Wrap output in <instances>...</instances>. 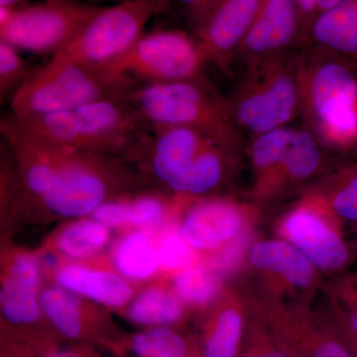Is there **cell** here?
<instances>
[{
	"label": "cell",
	"mask_w": 357,
	"mask_h": 357,
	"mask_svg": "<svg viewBox=\"0 0 357 357\" xmlns=\"http://www.w3.org/2000/svg\"><path fill=\"white\" fill-rule=\"evenodd\" d=\"M187 357H204L195 335H192L191 349H190L189 354H188Z\"/></svg>",
	"instance_id": "cell-43"
},
{
	"label": "cell",
	"mask_w": 357,
	"mask_h": 357,
	"mask_svg": "<svg viewBox=\"0 0 357 357\" xmlns=\"http://www.w3.org/2000/svg\"><path fill=\"white\" fill-rule=\"evenodd\" d=\"M302 34L296 0H261L238 53L249 64L282 55Z\"/></svg>",
	"instance_id": "cell-18"
},
{
	"label": "cell",
	"mask_w": 357,
	"mask_h": 357,
	"mask_svg": "<svg viewBox=\"0 0 357 357\" xmlns=\"http://www.w3.org/2000/svg\"><path fill=\"white\" fill-rule=\"evenodd\" d=\"M114 232L91 217L60 222L42 239L37 249L41 257L86 260L109 252Z\"/></svg>",
	"instance_id": "cell-21"
},
{
	"label": "cell",
	"mask_w": 357,
	"mask_h": 357,
	"mask_svg": "<svg viewBox=\"0 0 357 357\" xmlns=\"http://www.w3.org/2000/svg\"><path fill=\"white\" fill-rule=\"evenodd\" d=\"M79 1L93 4V6H105L103 4L105 3H110L112 6V4L122 3V2L136 1V0H79Z\"/></svg>",
	"instance_id": "cell-42"
},
{
	"label": "cell",
	"mask_w": 357,
	"mask_h": 357,
	"mask_svg": "<svg viewBox=\"0 0 357 357\" xmlns=\"http://www.w3.org/2000/svg\"><path fill=\"white\" fill-rule=\"evenodd\" d=\"M0 357H39L31 347L0 326Z\"/></svg>",
	"instance_id": "cell-38"
},
{
	"label": "cell",
	"mask_w": 357,
	"mask_h": 357,
	"mask_svg": "<svg viewBox=\"0 0 357 357\" xmlns=\"http://www.w3.org/2000/svg\"><path fill=\"white\" fill-rule=\"evenodd\" d=\"M9 119L27 132L56 144L114 155L124 161L151 128L126 98H107L35 116Z\"/></svg>",
	"instance_id": "cell-2"
},
{
	"label": "cell",
	"mask_w": 357,
	"mask_h": 357,
	"mask_svg": "<svg viewBox=\"0 0 357 357\" xmlns=\"http://www.w3.org/2000/svg\"><path fill=\"white\" fill-rule=\"evenodd\" d=\"M178 222V218L152 230L156 243L160 276L173 277L203 262L202 255L181 234Z\"/></svg>",
	"instance_id": "cell-31"
},
{
	"label": "cell",
	"mask_w": 357,
	"mask_h": 357,
	"mask_svg": "<svg viewBox=\"0 0 357 357\" xmlns=\"http://www.w3.org/2000/svg\"><path fill=\"white\" fill-rule=\"evenodd\" d=\"M324 202L335 217L357 223L356 169H347L338 173Z\"/></svg>",
	"instance_id": "cell-34"
},
{
	"label": "cell",
	"mask_w": 357,
	"mask_h": 357,
	"mask_svg": "<svg viewBox=\"0 0 357 357\" xmlns=\"http://www.w3.org/2000/svg\"><path fill=\"white\" fill-rule=\"evenodd\" d=\"M234 153L218 141H211L184 172L168 185L165 192L187 199L210 196L227 178L230 158Z\"/></svg>",
	"instance_id": "cell-22"
},
{
	"label": "cell",
	"mask_w": 357,
	"mask_h": 357,
	"mask_svg": "<svg viewBox=\"0 0 357 357\" xmlns=\"http://www.w3.org/2000/svg\"><path fill=\"white\" fill-rule=\"evenodd\" d=\"M238 357H291L261 319L248 323Z\"/></svg>",
	"instance_id": "cell-36"
},
{
	"label": "cell",
	"mask_w": 357,
	"mask_h": 357,
	"mask_svg": "<svg viewBox=\"0 0 357 357\" xmlns=\"http://www.w3.org/2000/svg\"><path fill=\"white\" fill-rule=\"evenodd\" d=\"M187 21L192 34L204 24L222 0H173Z\"/></svg>",
	"instance_id": "cell-37"
},
{
	"label": "cell",
	"mask_w": 357,
	"mask_h": 357,
	"mask_svg": "<svg viewBox=\"0 0 357 357\" xmlns=\"http://www.w3.org/2000/svg\"><path fill=\"white\" fill-rule=\"evenodd\" d=\"M225 100L241 131L256 136L287 126L301 109L299 64L281 56L249 64Z\"/></svg>",
	"instance_id": "cell-6"
},
{
	"label": "cell",
	"mask_w": 357,
	"mask_h": 357,
	"mask_svg": "<svg viewBox=\"0 0 357 357\" xmlns=\"http://www.w3.org/2000/svg\"><path fill=\"white\" fill-rule=\"evenodd\" d=\"M261 0H222L194 33L206 62L225 70L238 53Z\"/></svg>",
	"instance_id": "cell-17"
},
{
	"label": "cell",
	"mask_w": 357,
	"mask_h": 357,
	"mask_svg": "<svg viewBox=\"0 0 357 357\" xmlns=\"http://www.w3.org/2000/svg\"><path fill=\"white\" fill-rule=\"evenodd\" d=\"M0 133L20 178L24 225L89 217L112 199L152 188L123 159L42 139L7 114Z\"/></svg>",
	"instance_id": "cell-1"
},
{
	"label": "cell",
	"mask_w": 357,
	"mask_h": 357,
	"mask_svg": "<svg viewBox=\"0 0 357 357\" xmlns=\"http://www.w3.org/2000/svg\"><path fill=\"white\" fill-rule=\"evenodd\" d=\"M172 4L173 0H136L102 6L61 52L86 67L107 70L146 32L149 21Z\"/></svg>",
	"instance_id": "cell-8"
},
{
	"label": "cell",
	"mask_w": 357,
	"mask_h": 357,
	"mask_svg": "<svg viewBox=\"0 0 357 357\" xmlns=\"http://www.w3.org/2000/svg\"><path fill=\"white\" fill-rule=\"evenodd\" d=\"M117 271L128 280L143 285L160 276L156 243L152 230L122 232L109 250Z\"/></svg>",
	"instance_id": "cell-24"
},
{
	"label": "cell",
	"mask_w": 357,
	"mask_h": 357,
	"mask_svg": "<svg viewBox=\"0 0 357 357\" xmlns=\"http://www.w3.org/2000/svg\"><path fill=\"white\" fill-rule=\"evenodd\" d=\"M42 284L38 249L0 239V326L20 337L51 328L40 302Z\"/></svg>",
	"instance_id": "cell-10"
},
{
	"label": "cell",
	"mask_w": 357,
	"mask_h": 357,
	"mask_svg": "<svg viewBox=\"0 0 357 357\" xmlns=\"http://www.w3.org/2000/svg\"><path fill=\"white\" fill-rule=\"evenodd\" d=\"M301 109L312 132L328 144L347 148L357 137V77L338 59L319 56L299 65Z\"/></svg>",
	"instance_id": "cell-5"
},
{
	"label": "cell",
	"mask_w": 357,
	"mask_h": 357,
	"mask_svg": "<svg viewBox=\"0 0 357 357\" xmlns=\"http://www.w3.org/2000/svg\"><path fill=\"white\" fill-rule=\"evenodd\" d=\"M42 311L51 328L70 342L105 349L123 335L112 311L54 284H42Z\"/></svg>",
	"instance_id": "cell-13"
},
{
	"label": "cell",
	"mask_w": 357,
	"mask_h": 357,
	"mask_svg": "<svg viewBox=\"0 0 357 357\" xmlns=\"http://www.w3.org/2000/svg\"><path fill=\"white\" fill-rule=\"evenodd\" d=\"M169 278L174 292L194 316L206 311L225 290L222 275L204 264L189 268Z\"/></svg>",
	"instance_id": "cell-27"
},
{
	"label": "cell",
	"mask_w": 357,
	"mask_h": 357,
	"mask_svg": "<svg viewBox=\"0 0 357 357\" xmlns=\"http://www.w3.org/2000/svg\"><path fill=\"white\" fill-rule=\"evenodd\" d=\"M206 63L191 31L156 29L145 32L121 60L105 70L137 84H169L206 77Z\"/></svg>",
	"instance_id": "cell-9"
},
{
	"label": "cell",
	"mask_w": 357,
	"mask_h": 357,
	"mask_svg": "<svg viewBox=\"0 0 357 357\" xmlns=\"http://www.w3.org/2000/svg\"><path fill=\"white\" fill-rule=\"evenodd\" d=\"M259 318L291 357H356L333 317L323 319L304 306L271 304Z\"/></svg>",
	"instance_id": "cell-12"
},
{
	"label": "cell",
	"mask_w": 357,
	"mask_h": 357,
	"mask_svg": "<svg viewBox=\"0 0 357 357\" xmlns=\"http://www.w3.org/2000/svg\"><path fill=\"white\" fill-rule=\"evenodd\" d=\"M245 222L241 204L208 196L190 199L178 225L182 236L198 251L204 261L243 236Z\"/></svg>",
	"instance_id": "cell-15"
},
{
	"label": "cell",
	"mask_w": 357,
	"mask_h": 357,
	"mask_svg": "<svg viewBox=\"0 0 357 357\" xmlns=\"http://www.w3.org/2000/svg\"><path fill=\"white\" fill-rule=\"evenodd\" d=\"M323 156L317 136L307 129L294 131L283 163L275 177L269 192L284 178L299 183L314 177L321 168Z\"/></svg>",
	"instance_id": "cell-30"
},
{
	"label": "cell",
	"mask_w": 357,
	"mask_h": 357,
	"mask_svg": "<svg viewBox=\"0 0 357 357\" xmlns=\"http://www.w3.org/2000/svg\"><path fill=\"white\" fill-rule=\"evenodd\" d=\"M319 206V199L314 198L289 213L282 222L281 234L314 266L337 271L349 263L351 252L337 225L332 222L331 211L324 215V206Z\"/></svg>",
	"instance_id": "cell-14"
},
{
	"label": "cell",
	"mask_w": 357,
	"mask_h": 357,
	"mask_svg": "<svg viewBox=\"0 0 357 357\" xmlns=\"http://www.w3.org/2000/svg\"><path fill=\"white\" fill-rule=\"evenodd\" d=\"M323 48L347 57H357V0H340L319 13L307 30Z\"/></svg>",
	"instance_id": "cell-26"
},
{
	"label": "cell",
	"mask_w": 357,
	"mask_h": 357,
	"mask_svg": "<svg viewBox=\"0 0 357 357\" xmlns=\"http://www.w3.org/2000/svg\"><path fill=\"white\" fill-rule=\"evenodd\" d=\"M117 316L139 330H146L182 328L194 314L174 292L170 278L159 276L141 285L135 296Z\"/></svg>",
	"instance_id": "cell-20"
},
{
	"label": "cell",
	"mask_w": 357,
	"mask_h": 357,
	"mask_svg": "<svg viewBox=\"0 0 357 357\" xmlns=\"http://www.w3.org/2000/svg\"><path fill=\"white\" fill-rule=\"evenodd\" d=\"M195 335L204 357H238L248 331L243 305L236 293L225 289L206 311L199 314Z\"/></svg>",
	"instance_id": "cell-19"
},
{
	"label": "cell",
	"mask_w": 357,
	"mask_h": 357,
	"mask_svg": "<svg viewBox=\"0 0 357 357\" xmlns=\"http://www.w3.org/2000/svg\"><path fill=\"white\" fill-rule=\"evenodd\" d=\"M249 260L256 269L275 275L293 287L311 288L318 280L317 267L287 241H257L250 249Z\"/></svg>",
	"instance_id": "cell-23"
},
{
	"label": "cell",
	"mask_w": 357,
	"mask_h": 357,
	"mask_svg": "<svg viewBox=\"0 0 357 357\" xmlns=\"http://www.w3.org/2000/svg\"><path fill=\"white\" fill-rule=\"evenodd\" d=\"M187 199L147 188L103 204L89 215L117 234L154 230L180 217Z\"/></svg>",
	"instance_id": "cell-16"
},
{
	"label": "cell",
	"mask_w": 357,
	"mask_h": 357,
	"mask_svg": "<svg viewBox=\"0 0 357 357\" xmlns=\"http://www.w3.org/2000/svg\"><path fill=\"white\" fill-rule=\"evenodd\" d=\"M20 338L27 342L39 357H105L100 354L102 349L100 347L70 342L52 328Z\"/></svg>",
	"instance_id": "cell-32"
},
{
	"label": "cell",
	"mask_w": 357,
	"mask_h": 357,
	"mask_svg": "<svg viewBox=\"0 0 357 357\" xmlns=\"http://www.w3.org/2000/svg\"><path fill=\"white\" fill-rule=\"evenodd\" d=\"M295 129L284 126L255 136L250 147V158L257 175L258 192H269L283 163Z\"/></svg>",
	"instance_id": "cell-29"
},
{
	"label": "cell",
	"mask_w": 357,
	"mask_h": 357,
	"mask_svg": "<svg viewBox=\"0 0 357 357\" xmlns=\"http://www.w3.org/2000/svg\"><path fill=\"white\" fill-rule=\"evenodd\" d=\"M192 335L182 328H157L124 333L103 351L114 357H187Z\"/></svg>",
	"instance_id": "cell-25"
},
{
	"label": "cell",
	"mask_w": 357,
	"mask_h": 357,
	"mask_svg": "<svg viewBox=\"0 0 357 357\" xmlns=\"http://www.w3.org/2000/svg\"><path fill=\"white\" fill-rule=\"evenodd\" d=\"M299 8L302 34L307 32L312 20L324 11L337 6L340 0H296Z\"/></svg>",
	"instance_id": "cell-39"
},
{
	"label": "cell",
	"mask_w": 357,
	"mask_h": 357,
	"mask_svg": "<svg viewBox=\"0 0 357 357\" xmlns=\"http://www.w3.org/2000/svg\"><path fill=\"white\" fill-rule=\"evenodd\" d=\"M151 128L188 126L236 152L241 131L232 121L227 100L206 77L195 81L138 84L126 96Z\"/></svg>",
	"instance_id": "cell-4"
},
{
	"label": "cell",
	"mask_w": 357,
	"mask_h": 357,
	"mask_svg": "<svg viewBox=\"0 0 357 357\" xmlns=\"http://www.w3.org/2000/svg\"><path fill=\"white\" fill-rule=\"evenodd\" d=\"M24 225L23 194L10 150L1 140L0 150V239H13Z\"/></svg>",
	"instance_id": "cell-28"
},
{
	"label": "cell",
	"mask_w": 357,
	"mask_h": 357,
	"mask_svg": "<svg viewBox=\"0 0 357 357\" xmlns=\"http://www.w3.org/2000/svg\"><path fill=\"white\" fill-rule=\"evenodd\" d=\"M132 79L93 69L64 52L32 70L10 96V114L35 116L62 112L107 98H126L137 86Z\"/></svg>",
	"instance_id": "cell-3"
},
{
	"label": "cell",
	"mask_w": 357,
	"mask_h": 357,
	"mask_svg": "<svg viewBox=\"0 0 357 357\" xmlns=\"http://www.w3.org/2000/svg\"><path fill=\"white\" fill-rule=\"evenodd\" d=\"M102 8L79 0H43L16 9L0 7V41L20 52L53 57Z\"/></svg>",
	"instance_id": "cell-7"
},
{
	"label": "cell",
	"mask_w": 357,
	"mask_h": 357,
	"mask_svg": "<svg viewBox=\"0 0 357 357\" xmlns=\"http://www.w3.org/2000/svg\"><path fill=\"white\" fill-rule=\"evenodd\" d=\"M28 3L29 0H0V7H9V8H20Z\"/></svg>",
	"instance_id": "cell-41"
},
{
	"label": "cell",
	"mask_w": 357,
	"mask_h": 357,
	"mask_svg": "<svg viewBox=\"0 0 357 357\" xmlns=\"http://www.w3.org/2000/svg\"><path fill=\"white\" fill-rule=\"evenodd\" d=\"M337 324V323H335ZM338 330H340V333H342V337H344L345 342L349 344V347H351V349H352V351L354 352V354H356L357 357V337H354L352 333L347 332V330H344V328H340V326L337 325Z\"/></svg>",
	"instance_id": "cell-40"
},
{
	"label": "cell",
	"mask_w": 357,
	"mask_h": 357,
	"mask_svg": "<svg viewBox=\"0 0 357 357\" xmlns=\"http://www.w3.org/2000/svg\"><path fill=\"white\" fill-rule=\"evenodd\" d=\"M356 144H357V137H356Z\"/></svg>",
	"instance_id": "cell-44"
},
{
	"label": "cell",
	"mask_w": 357,
	"mask_h": 357,
	"mask_svg": "<svg viewBox=\"0 0 357 357\" xmlns=\"http://www.w3.org/2000/svg\"><path fill=\"white\" fill-rule=\"evenodd\" d=\"M328 295L335 323L357 337V274L344 275L333 282Z\"/></svg>",
	"instance_id": "cell-33"
},
{
	"label": "cell",
	"mask_w": 357,
	"mask_h": 357,
	"mask_svg": "<svg viewBox=\"0 0 357 357\" xmlns=\"http://www.w3.org/2000/svg\"><path fill=\"white\" fill-rule=\"evenodd\" d=\"M15 47L0 41V100L10 98L33 70Z\"/></svg>",
	"instance_id": "cell-35"
},
{
	"label": "cell",
	"mask_w": 357,
	"mask_h": 357,
	"mask_svg": "<svg viewBox=\"0 0 357 357\" xmlns=\"http://www.w3.org/2000/svg\"><path fill=\"white\" fill-rule=\"evenodd\" d=\"M41 271L44 283L88 298L116 314L130 302L141 286L117 271L109 252L86 260L41 257Z\"/></svg>",
	"instance_id": "cell-11"
}]
</instances>
